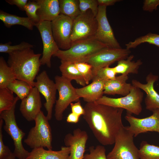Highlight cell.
Segmentation results:
<instances>
[{
    "instance_id": "obj_1",
    "label": "cell",
    "mask_w": 159,
    "mask_h": 159,
    "mask_svg": "<svg viewBox=\"0 0 159 159\" xmlns=\"http://www.w3.org/2000/svg\"><path fill=\"white\" fill-rule=\"evenodd\" d=\"M84 108L83 118L98 141L103 145L114 144L117 133L124 126V109L95 102L87 103Z\"/></svg>"
},
{
    "instance_id": "obj_2",
    "label": "cell",
    "mask_w": 159,
    "mask_h": 159,
    "mask_svg": "<svg viewBox=\"0 0 159 159\" xmlns=\"http://www.w3.org/2000/svg\"><path fill=\"white\" fill-rule=\"evenodd\" d=\"M9 54L7 63L17 79L25 81L33 87L41 64V54H35L32 48L15 51Z\"/></svg>"
},
{
    "instance_id": "obj_3",
    "label": "cell",
    "mask_w": 159,
    "mask_h": 159,
    "mask_svg": "<svg viewBox=\"0 0 159 159\" xmlns=\"http://www.w3.org/2000/svg\"><path fill=\"white\" fill-rule=\"evenodd\" d=\"M108 47L95 38L72 42L70 47L67 50L59 49L53 56L61 60L74 63L86 62L92 55L100 50Z\"/></svg>"
},
{
    "instance_id": "obj_4",
    "label": "cell",
    "mask_w": 159,
    "mask_h": 159,
    "mask_svg": "<svg viewBox=\"0 0 159 159\" xmlns=\"http://www.w3.org/2000/svg\"><path fill=\"white\" fill-rule=\"evenodd\" d=\"M34 121L35 126L29 130L24 143L32 149L43 147L52 150V129L47 116L41 111Z\"/></svg>"
},
{
    "instance_id": "obj_5",
    "label": "cell",
    "mask_w": 159,
    "mask_h": 159,
    "mask_svg": "<svg viewBox=\"0 0 159 159\" xmlns=\"http://www.w3.org/2000/svg\"><path fill=\"white\" fill-rule=\"evenodd\" d=\"M16 101L9 110L0 113V119L4 122V129L12 139L14 147L13 152L16 158L18 159H26L29 152L24 148L22 140L25 133L18 126L15 114Z\"/></svg>"
},
{
    "instance_id": "obj_6",
    "label": "cell",
    "mask_w": 159,
    "mask_h": 159,
    "mask_svg": "<svg viewBox=\"0 0 159 159\" xmlns=\"http://www.w3.org/2000/svg\"><path fill=\"white\" fill-rule=\"evenodd\" d=\"M134 137L125 126L122 127L116 135L114 147L107 155V159H140Z\"/></svg>"
},
{
    "instance_id": "obj_7",
    "label": "cell",
    "mask_w": 159,
    "mask_h": 159,
    "mask_svg": "<svg viewBox=\"0 0 159 159\" xmlns=\"http://www.w3.org/2000/svg\"><path fill=\"white\" fill-rule=\"evenodd\" d=\"M143 97V93L140 89L132 85L130 92L124 97L113 98L103 96L95 102L125 109L128 113L138 115L142 111Z\"/></svg>"
},
{
    "instance_id": "obj_8",
    "label": "cell",
    "mask_w": 159,
    "mask_h": 159,
    "mask_svg": "<svg viewBox=\"0 0 159 159\" xmlns=\"http://www.w3.org/2000/svg\"><path fill=\"white\" fill-rule=\"evenodd\" d=\"M54 80L59 97L56 101L54 115L56 120L60 121L63 119L64 111L68 106L73 102L80 101V98L71 81L59 75L55 77Z\"/></svg>"
},
{
    "instance_id": "obj_9",
    "label": "cell",
    "mask_w": 159,
    "mask_h": 159,
    "mask_svg": "<svg viewBox=\"0 0 159 159\" xmlns=\"http://www.w3.org/2000/svg\"><path fill=\"white\" fill-rule=\"evenodd\" d=\"M130 53V50L126 48L106 47L92 55L86 62L92 66L93 77L100 69L109 66L115 62L126 59Z\"/></svg>"
},
{
    "instance_id": "obj_10",
    "label": "cell",
    "mask_w": 159,
    "mask_h": 159,
    "mask_svg": "<svg viewBox=\"0 0 159 159\" xmlns=\"http://www.w3.org/2000/svg\"><path fill=\"white\" fill-rule=\"evenodd\" d=\"M98 24L96 17L88 10L73 20L71 39L72 42L95 38Z\"/></svg>"
},
{
    "instance_id": "obj_11",
    "label": "cell",
    "mask_w": 159,
    "mask_h": 159,
    "mask_svg": "<svg viewBox=\"0 0 159 159\" xmlns=\"http://www.w3.org/2000/svg\"><path fill=\"white\" fill-rule=\"evenodd\" d=\"M73 22V19L62 14L51 22L53 37L59 49L67 50L70 47Z\"/></svg>"
},
{
    "instance_id": "obj_12",
    "label": "cell",
    "mask_w": 159,
    "mask_h": 159,
    "mask_svg": "<svg viewBox=\"0 0 159 159\" xmlns=\"http://www.w3.org/2000/svg\"><path fill=\"white\" fill-rule=\"evenodd\" d=\"M41 36L43 44L42 55L40 59L41 65L51 67V58L59 49L53 37L51 22L40 21L35 24Z\"/></svg>"
},
{
    "instance_id": "obj_13",
    "label": "cell",
    "mask_w": 159,
    "mask_h": 159,
    "mask_svg": "<svg viewBox=\"0 0 159 159\" xmlns=\"http://www.w3.org/2000/svg\"><path fill=\"white\" fill-rule=\"evenodd\" d=\"M34 87L44 97L45 102L44 106L47 111L46 116L49 120L52 117L53 108L56 102L57 89L55 82L50 79L46 71L44 70L36 78Z\"/></svg>"
},
{
    "instance_id": "obj_14",
    "label": "cell",
    "mask_w": 159,
    "mask_h": 159,
    "mask_svg": "<svg viewBox=\"0 0 159 159\" xmlns=\"http://www.w3.org/2000/svg\"><path fill=\"white\" fill-rule=\"evenodd\" d=\"M152 112L151 115L143 118L136 117L127 112L125 118L130 125L125 126L126 128L134 137L149 132L159 133V109Z\"/></svg>"
},
{
    "instance_id": "obj_15",
    "label": "cell",
    "mask_w": 159,
    "mask_h": 159,
    "mask_svg": "<svg viewBox=\"0 0 159 159\" xmlns=\"http://www.w3.org/2000/svg\"><path fill=\"white\" fill-rule=\"evenodd\" d=\"M106 7L98 6V12L96 16L98 26L95 38L109 47L121 48L107 19Z\"/></svg>"
},
{
    "instance_id": "obj_16",
    "label": "cell",
    "mask_w": 159,
    "mask_h": 159,
    "mask_svg": "<svg viewBox=\"0 0 159 159\" xmlns=\"http://www.w3.org/2000/svg\"><path fill=\"white\" fill-rule=\"evenodd\" d=\"M88 138L87 132L79 128L74 129L73 134L69 133L65 135L64 145L70 149L68 159H83Z\"/></svg>"
},
{
    "instance_id": "obj_17",
    "label": "cell",
    "mask_w": 159,
    "mask_h": 159,
    "mask_svg": "<svg viewBox=\"0 0 159 159\" xmlns=\"http://www.w3.org/2000/svg\"><path fill=\"white\" fill-rule=\"evenodd\" d=\"M42 105L40 93L35 87H33L29 95L21 100L19 110L27 121H34L41 112Z\"/></svg>"
},
{
    "instance_id": "obj_18",
    "label": "cell",
    "mask_w": 159,
    "mask_h": 159,
    "mask_svg": "<svg viewBox=\"0 0 159 159\" xmlns=\"http://www.w3.org/2000/svg\"><path fill=\"white\" fill-rule=\"evenodd\" d=\"M158 79V75L150 73L146 77L147 83L143 84L135 80L132 81V85L144 91L146 94L145 102L146 108L152 112L159 109V95L154 88V83Z\"/></svg>"
},
{
    "instance_id": "obj_19",
    "label": "cell",
    "mask_w": 159,
    "mask_h": 159,
    "mask_svg": "<svg viewBox=\"0 0 159 159\" xmlns=\"http://www.w3.org/2000/svg\"><path fill=\"white\" fill-rule=\"evenodd\" d=\"M90 84L82 88H76L77 95L87 103L94 102L103 96L105 81L96 77Z\"/></svg>"
},
{
    "instance_id": "obj_20",
    "label": "cell",
    "mask_w": 159,
    "mask_h": 159,
    "mask_svg": "<svg viewBox=\"0 0 159 159\" xmlns=\"http://www.w3.org/2000/svg\"><path fill=\"white\" fill-rule=\"evenodd\" d=\"M128 75L122 74L114 79L105 81L104 94L115 95H120L125 96L130 92L132 85L126 82Z\"/></svg>"
},
{
    "instance_id": "obj_21",
    "label": "cell",
    "mask_w": 159,
    "mask_h": 159,
    "mask_svg": "<svg viewBox=\"0 0 159 159\" xmlns=\"http://www.w3.org/2000/svg\"><path fill=\"white\" fill-rule=\"evenodd\" d=\"M40 6L37 14L40 21L52 22L60 14L58 0H36Z\"/></svg>"
},
{
    "instance_id": "obj_22",
    "label": "cell",
    "mask_w": 159,
    "mask_h": 159,
    "mask_svg": "<svg viewBox=\"0 0 159 159\" xmlns=\"http://www.w3.org/2000/svg\"><path fill=\"white\" fill-rule=\"evenodd\" d=\"M70 153V149L68 146H62L58 151L39 147L32 149L26 159H68Z\"/></svg>"
},
{
    "instance_id": "obj_23",
    "label": "cell",
    "mask_w": 159,
    "mask_h": 159,
    "mask_svg": "<svg viewBox=\"0 0 159 159\" xmlns=\"http://www.w3.org/2000/svg\"><path fill=\"white\" fill-rule=\"evenodd\" d=\"M59 69L62 77L70 81L75 80L78 84L84 87L86 85L82 76L76 68L74 62L61 60Z\"/></svg>"
},
{
    "instance_id": "obj_24",
    "label": "cell",
    "mask_w": 159,
    "mask_h": 159,
    "mask_svg": "<svg viewBox=\"0 0 159 159\" xmlns=\"http://www.w3.org/2000/svg\"><path fill=\"white\" fill-rule=\"evenodd\" d=\"M0 19L7 28L13 26L19 25L29 30H32L35 24L27 17H22L8 13L2 10L0 11Z\"/></svg>"
},
{
    "instance_id": "obj_25",
    "label": "cell",
    "mask_w": 159,
    "mask_h": 159,
    "mask_svg": "<svg viewBox=\"0 0 159 159\" xmlns=\"http://www.w3.org/2000/svg\"><path fill=\"white\" fill-rule=\"evenodd\" d=\"M134 57V56L131 55L126 59L118 61L117 65L114 67L116 73L127 75L130 73L138 74L139 68L143 62L140 59L136 61H132Z\"/></svg>"
},
{
    "instance_id": "obj_26",
    "label": "cell",
    "mask_w": 159,
    "mask_h": 159,
    "mask_svg": "<svg viewBox=\"0 0 159 159\" xmlns=\"http://www.w3.org/2000/svg\"><path fill=\"white\" fill-rule=\"evenodd\" d=\"M60 14L74 19L81 13L79 0H59Z\"/></svg>"
},
{
    "instance_id": "obj_27",
    "label": "cell",
    "mask_w": 159,
    "mask_h": 159,
    "mask_svg": "<svg viewBox=\"0 0 159 159\" xmlns=\"http://www.w3.org/2000/svg\"><path fill=\"white\" fill-rule=\"evenodd\" d=\"M16 77L3 57H0V89L7 87Z\"/></svg>"
},
{
    "instance_id": "obj_28",
    "label": "cell",
    "mask_w": 159,
    "mask_h": 159,
    "mask_svg": "<svg viewBox=\"0 0 159 159\" xmlns=\"http://www.w3.org/2000/svg\"><path fill=\"white\" fill-rule=\"evenodd\" d=\"M33 87L26 82L17 79L12 82L7 87L21 100L29 95Z\"/></svg>"
},
{
    "instance_id": "obj_29",
    "label": "cell",
    "mask_w": 159,
    "mask_h": 159,
    "mask_svg": "<svg viewBox=\"0 0 159 159\" xmlns=\"http://www.w3.org/2000/svg\"><path fill=\"white\" fill-rule=\"evenodd\" d=\"M13 92L7 87L0 89V113L11 109L19 98L14 97Z\"/></svg>"
},
{
    "instance_id": "obj_30",
    "label": "cell",
    "mask_w": 159,
    "mask_h": 159,
    "mask_svg": "<svg viewBox=\"0 0 159 159\" xmlns=\"http://www.w3.org/2000/svg\"><path fill=\"white\" fill-rule=\"evenodd\" d=\"M140 159H159V146L142 141L139 149Z\"/></svg>"
},
{
    "instance_id": "obj_31",
    "label": "cell",
    "mask_w": 159,
    "mask_h": 159,
    "mask_svg": "<svg viewBox=\"0 0 159 159\" xmlns=\"http://www.w3.org/2000/svg\"><path fill=\"white\" fill-rule=\"evenodd\" d=\"M145 42L159 47V34L149 33L145 36H141L133 41L126 44V49L130 50L131 48H134L140 44Z\"/></svg>"
},
{
    "instance_id": "obj_32",
    "label": "cell",
    "mask_w": 159,
    "mask_h": 159,
    "mask_svg": "<svg viewBox=\"0 0 159 159\" xmlns=\"http://www.w3.org/2000/svg\"><path fill=\"white\" fill-rule=\"evenodd\" d=\"M11 42L0 44V52L8 54L18 51L21 50L28 48H32L34 45L25 42H22L18 44L11 45Z\"/></svg>"
},
{
    "instance_id": "obj_33",
    "label": "cell",
    "mask_w": 159,
    "mask_h": 159,
    "mask_svg": "<svg viewBox=\"0 0 159 159\" xmlns=\"http://www.w3.org/2000/svg\"><path fill=\"white\" fill-rule=\"evenodd\" d=\"M40 6L36 0L28 1L26 5L24 11H25L27 17L35 24L39 22L40 19L37 14Z\"/></svg>"
},
{
    "instance_id": "obj_34",
    "label": "cell",
    "mask_w": 159,
    "mask_h": 159,
    "mask_svg": "<svg viewBox=\"0 0 159 159\" xmlns=\"http://www.w3.org/2000/svg\"><path fill=\"white\" fill-rule=\"evenodd\" d=\"M89 153L84 155L83 159H107L106 155V149L104 146L97 145L93 146L89 148Z\"/></svg>"
},
{
    "instance_id": "obj_35",
    "label": "cell",
    "mask_w": 159,
    "mask_h": 159,
    "mask_svg": "<svg viewBox=\"0 0 159 159\" xmlns=\"http://www.w3.org/2000/svg\"><path fill=\"white\" fill-rule=\"evenodd\" d=\"M74 63L76 68L84 79L86 85H88L93 77L92 66L86 62H77Z\"/></svg>"
},
{
    "instance_id": "obj_36",
    "label": "cell",
    "mask_w": 159,
    "mask_h": 159,
    "mask_svg": "<svg viewBox=\"0 0 159 159\" xmlns=\"http://www.w3.org/2000/svg\"><path fill=\"white\" fill-rule=\"evenodd\" d=\"M79 6L81 13L90 10L95 16H96L98 5L97 0H79Z\"/></svg>"
},
{
    "instance_id": "obj_37",
    "label": "cell",
    "mask_w": 159,
    "mask_h": 159,
    "mask_svg": "<svg viewBox=\"0 0 159 159\" xmlns=\"http://www.w3.org/2000/svg\"><path fill=\"white\" fill-rule=\"evenodd\" d=\"M116 74L114 67L111 68L108 66L99 69L94 77H96L105 81L114 79L116 77Z\"/></svg>"
},
{
    "instance_id": "obj_38",
    "label": "cell",
    "mask_w": 159,
    "mask_h": 159,
    "mask_svg": "<svg viewBox=\"0 0 159 159\" xmlns=\"http://www.w3.org/2000/svg\"><path fill=\"white\" fill-rule=\"evenodd\" d=\"M3 122V120L0 119V159H5L11 152L9 147L5 145L3 141L2 128Z\"/></svg>"
},
{
    "instance_id": "obj_39",
    "label": "cell",
    "mask_w": 159,
    "mask_h": 159,
    "mask_svg": "<svg viewBox=\"0 0 159 159\" xmlns=\"http://www.w3.org/2000/svg\"><path fill=\"white\" fill-rule=\"evenodd\" d=\"M159 5V0H145L143 7V10L150 12L156 10Z\"/></svg>"
},
{
    "instance_id": "obj_40",
    "label": "cell",
    "mask_w": 159,
    "mask_h": 159,
    "mask_svg": "<svg viewBox=\"0 0 159 159\" xmlns=\"http://www.w3.org/2000/svg\"><path fill=\"white\" fill-rule=\"evenodd\" d=\"M72 112L80 117L85 114V110L82 106L80 101L75 103H71L70 105Z\"/></svg>"
},
{
    "instance_id": "obj_41",
    "label": "cell",
    "mask_w": 159,
    "mask_h": 159,
    "mask_svg": "<svg viewBox=\"0 0 159 159\" xmlns=\"http://www.w3.org/2000/svg\"><path fill=\"white\" fill-rule=\"evenodd\" d=\"M5 1L11 5H16L20 10L24 11L27 3V0H6Z\"/></svg>"
},
{
    "instance_id": "obj_42",
    "label": "cell",
    "mask_w": 159,
    "mask_h": 159,
    "mask_svg": "<svg viewBox=\"0 0 159 159\" xmlns=\"http://www.w3.org/2000/svg\"><path fill=\"white\" fill-rule=\"evenodd\" d=\"M98 6L107 7V6H112L118 1L119 0H97Z\"/></svg>"
},
{
    "instance_id": "obj_43",
    "label": "cell",
    "mask_w": 159,
    "mask_h": 159,
    "mask_svg": "<svg viewBox=\"0 0 159 159\" xmlns=\"http://www.w3.org/2000/svg\"><path fill=\"white\" fill-rule=\"evenodd\" d=\"M80 117L78 115L71 112L67 116L66 121L68 123H77L79 121Z\"/></svg>"
},
{
    "instance_id": "obj_44",
    "label": "cell",
    "mask_w": 159,
    "mask_h": 159,
    "mask_svg": "<svg viewBox=\"0 0 159 159\" xmlns=\"http://www.w3.org/2000/svg\"><path fill=\"white\" fill-rule=\"evenodd\" d=\"M16 158L14 153L11 152L9 155L5 159H15Z\"/></svg>"
}]
</instances>
